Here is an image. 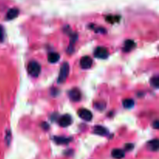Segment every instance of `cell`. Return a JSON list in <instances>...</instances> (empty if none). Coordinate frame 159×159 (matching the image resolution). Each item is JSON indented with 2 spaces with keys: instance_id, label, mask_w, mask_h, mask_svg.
<instances>
[{
  "instance_id": "obj_6",
  "label": "cell",
  "mask_w": 159,
  "mask_h": 159,
  "mask_svg": "<svg viewBox=\"0 0 159 159\" xmlns=\"http://www.w3.org/2000/svg\"><path fill=\"white\" fill-rule=\"evenodd\" d=\"M72 122V119L71 117V116L68 114H66V115L62 116L59 119V125L61 127H67L69 125H71Z\"/></svg>"
},
{
  "instance_id": "obj_15",
  "label": "cell",
  "mask_w": 159,
  "mask_h": 159,
  "mask_svg": "<svg viewBox=\"0 0 159 159\" xmlns=\"http://www.w3.org/2000/svg\"><path fill=\"white\" fill-rule=\"evenodd\" d=\"M123 105L126 109H131L134 105V101L132 99H126L123 101Z\"/></svg>"
},
{
  "instance_id": "obj_1",
  "label": "cell",
  "mask_w": 159,
  "mask_h": 159,
  "mask_svg": "<svg viewBox=\"0 0 159 159\" xmlns=\"http://www.w3.org/2000/svg\"><path fill=\"white\" fill-rule=\"evenodd\" d=\"M40 71H41V67H40V64L36 61H31L28 64L27 72L30 76H33V77H37L40 75Z\"/></svg>"
},
{
  "instance_id": "obj_17",
  "label": "cell",
  "mask_w": 159,
  "mask_h": 159,
  "mask_svg": "<svg viewBox=\"0 0 159 159\" xmlns=\"http://www.w3.org/2000/svg\"><path fill=\"white\" fill-rule=\"evenodd\" d=\"M151 84L153 87L158 88V77L157 76L153 77L151 80Z\"/></svg>"
},
{
  "instance_id": "obj_14",
  "label": "cell",
  "mask_w": 159,
  "mask_h": 159,
  "mask_svg": "<svg viewBox=\"0 0 159 159\" xmlns=\"http://www.w3.org/2000/svg\"><path fill=\"white\" fill-rule=\"evenodd\" d=\"M148 147L153 151H157L158 150V141L157 139H154L148 142Z\"/></svg>"
},
{
  "instance_id": "obj_13",
  "label": "cell",
  "mask_w": 159,
  "mask_h": 159,
  "mask_svg": "<svg viewBox=\"0 0 159 159\" xmlns=\"http://www.w3.org/2000/svg\"><path fill=\"white\" fill-rule=\"evenodd\" d=\"M54 140L58 144H65L71 141V138H66L64 137H54Z\"/></svg>"
},
{
  "instance_id": "obj_18",
  "label": "cell",
  "mask_w": 159,
  "mask_h": 159,
  "mask_svg": "<svg viewBox=\"0 0 159 159\" xmlns=\"http://www.w3.org/2000/svg\"><path fill=\"white\" fill-rule=\"evenodd\" d=\"M4 40V30L2 25H0V42H2Z\"/></svg>"
},
{
  "instance_id": "obj_9",
  "label": "cell",
  "mask_w": 159,
  "mask_h": 159,
  "mask_svg": "<svg viewBox=\"0 0 159 159\" xmlns=\"http://www.w3.org/2000/svg\"><path fill=\"white\" fill-rule=\"evenodd\" d=\"M19 13L20 12H19L18 9H17V8L10 9L6 14V20H13V19L17 18L19 15Z\"/></svg>"
},
{
  "instance_id": "obj_5",
  "label": "cell",
  "mask_w": 159,
  "mask_h": 159,
  "mask_svg": "<svg viewBox=\"0 0 159 159\" xmlns=\"http://www.w3.org/2000/svg\"><path fill=\"white\" fill-rule=\"evenodd\" d=\"M92 65V60L89 56H84L80 60V66L84 69L90 68Z\"/></svg>"
},
{
  "instance_id": "obj_19",
  "label": "cell",
  "mask_w": 159,
  "mask_h": 159,
  "mask_svg": "<svg viewBox=\"0 0 159 159\" xmlns=\"http://www.w3.org/2000/svg\"><path fill=\"white\" fill-rule=\"evenodd\" d=\"M105 105L103 102H98V103H96L95 105V107L97 108V109H103L104 108H105Z\"/></svg>"
},
{
  "instance_id": "obj_20",
  "label": "cell",
  "mask_w": 159,
  "mask_h": 159,
  "mask_svg": "<svg viewBox=\"0 0 159 159\" xmlns=\"http://www.w3.org/2000/svg\"><path fill=\"white\" fill-rule=\"evenodd\" d=\"M134 148V144H127L125 145V149L127 151H131Z\"/></svg>"
},
{
  "instance_id": "obj_12",
  "label": "cell",
  "mask_w": 159,
  "mask_h": 159,
  "mask_svg": "<svg viewBox=\"0 0 159 159\" xmlns=\"http://www.w3.org/2000/svg\"><path fill=\"white\" fill-rule=\"evenodd\" d=\"M47 59H48V61L50 63H56L59 61L60 59V55H59L58 53H56V52H52V53H50L48 54V57H47Z\"/></svg>"
},
{
  "instance_id": "obj_10",
  "label": "cell",
  "mask_w": 159,
  "mask_h": 159,
  "mask_svg": "<svg viewBox=\"0 0 159 159\" xmlns=\"http://www.w3.org/2000/svg\"><path fill=\"white\" fill-rule=\"evenodd\" d=\"M94 133L98 134V135L105 136L108 134V131L102 126H95L94 127Z\"/></svg>"
},
{
  "instance_id": "obj_2",
  "label": "cell",
  "mask_w": 159,
  "mask_h": 159,
  "mask_svg": "<svg viewBox=\"0 0 159 159\" xmlns=\"http://www.w3.org/2000/svg\"><path fill=\"white\" fill-rule=\"evenodd\" d=\"M69 74V65L68 63L65 62L62 65L61 68L60 72H59V76H58V83H63L66 80V79L68 78Z\"/></svg>"
},
{
  "instance_id": "obj_11",
  "label": "cell",
  "mask_w": 159,
  "mask_h": 159,
  "mask_svg": "<svg viewBox=\"0 0 159 159\" xmlns=\"http://www.w3.org/2000/svg\"><path fill=\"white\" fill-rule=\"evenodd\" d=\"M113 157L116 159H121L125 156V152L122 149H113L111 153Z\"/></svg>"
},
{
  "instance_id": "obj_21",
  "label": "cell",
  "mask_w": 159,
  "mask_h": 159,
  "mask_svg": "<svg viewBox=\"0 0 159 159\" xmlns=\"http://www.w3.org/2000/svg\"><path fill=\"white\" fill-rule=\"evenodd\" d=\"M153 127H154V129L157 130L159 128V123L158 120H155L154 123H153Z\"/></svg>"
},
{
  "instance_id": "obj_16",
  "label": "cell",
  "mask_w": 159,
  "mask_h": 159,
  "mask_svg": "<svg viewBox=\"0 0 159 159\" xmlns=\"http://www.w3.org/2000/svg\"><path fill=\"white\" fill-rule=\"evenodd\" d=\"M105 20L107 22L110 23V24H115L116 22H119L120 20V17L119 16H107L106 18H105Z\"/></svg>"
},
{
  "instance_id": "obj_7",
  "label": "cell",
  "mask_w": 159,
  "mask_h": 159,
  "mask_svg": "<svg viewBox=\"0 0 159 159\" xmlns=\"http://www.w3.org/2000/svg\"><path fill=\"white\" fill-rule=\"evenodd\" d=\"M68 95L71 100L73 102H78L81 99V92L78 89H71L70 92H68Z\"/></svg>"
},
{
  "instance_id": "obj_3",
  "label": "cell",
  "mask_w": 159,
  "mask_h": 159,
  "mask_svg": "<svg viewBox=\"0 0 159 159\" xmlns=\"http://www.w3.org/2000/svg\"><path fill=\"white\" fill-rule=\"evenodd\" d=\"M94 55L95 57L99 59H106L109 56V51L105 47H98L95 50Z\"/></svg>"
},
{
  "instance_id": "obj_8",
  "label": "cell",
  "mask_w": 159,
  "mask_h": 159,
  "mask_svg": "<svg viewBox=\"0 0 159 159\" xmlns=\"http://www.w3.org/2000/svg\"><path fill=\"white\" fill-rule=\"evenodd\" d=\"M136 47V43L132 40H127L124 43V51L125 52H129L131 50H132L134 47Z\"/></svg>"
},
{
  "instance_id": "obj_4",
  "label": "cell",
  "mask_w": 159,
  "mask_h": 159,
  "mask_svg": "<svg viewBox=\"0 0 159 159\" xmlns=\"http://www.w3.org/2000/svg\"><path fill=\"white\" fill-rule=\"evenodd\" d=\"M78 114L80 116V118H82L83 120L86 121H90L92 119V113H91V111L88 110L86 109H82L78 112Z\"/></svg>"
}]
</instances>
